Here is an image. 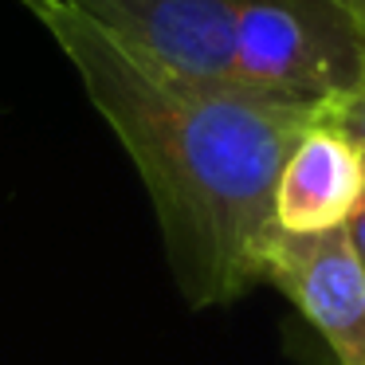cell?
<instances>
[{
  "label": "cell",
  "mask_w": 365,
  "mask_h": 365,
  "mask_svg": "<svg viewBox=\"0 0 365 365\" xmlns=\"http://www.w3.org/2000/svg\"><path fill=\"white\" fill-rule=\"evenodd\" d=\"M20 4L48 28L138 165L185 302L205 310L252 291L275 228L279 169L322 110L173 79L51 0Z\"/></svg>",
  "instance_id": "obj_1"
},
{
  "label": "cell",
  "mask_w": 365,
  "mask_h": 365,
  "mask_svg": "<svg viewBox=\"0 0 365 365\" xmlns=\"http://www.w3.org/2000/svg\"><path fill=\"white\" fill-rule=\"evenodd\" d=\"M318 122H326V126H334L338 134H346L354 145H361L365 150V83L354 91V95H346V98H338V103H330L322 110V118Z\"/></svg>",
  "instance_id": "obj_6"
},
{
  "label": "cell",
  "mask_w": 365,
  "mask_h": 365,
  "mask_svg": "<svg viewBox=\"0 0 365 365\" xmlns=\"http://www.w3.org/2000/svg\"><path fill=\"white\" fill-rule=\"evenodd\" d=\"M259 283L279 287L294 302L338 365H365V271L341 228L307 236L271 228L259 255Z\"/></svg>",
  "instance_id": "obj_4"
},
{
  "label": "cell",
  "mask_w": 365,
  "mask_h": 365,
  "mask_svg": "<svg viewBox=\"0 0 365 365\" xmlns=\"http://www.w3.org/2000/svg\"><path fill=\"white\" fill-rule=\"evenodd\" d=\"M130 59L200 87L236 83V0H51Z\"/></svg>",
  "instance_id": "obj_3"
},
{
  "label": "cell",
  "mask_w": 365,
  "mask_h": 365,
  "mask_svg": "<svg viewBox=\"0 0 365 365\" xmlns=\"http://www.w3.org/2000/svg\"><path fill=\"white\" fill-rule=\"evenodd\" d=\"M341 232H346L349 252L357 255V263H361V271H365V200L357 205V212L346 220V228H341Z\"/></svg>",
  "instance_id": "obj_7"
},
{
  "label": "cell",
  "mask_w": 365,
  "mask_h": 365,
  "mask_svg": "<svg viewBox=\"0 0 365 365\" xmlns=\"http://www.w3.org/2000/svg\"><path fill=\"white\" fill-rule=\"evenodd\" d=\"M236 83L326 110L365 83V28L341 0H236Z\"/></svg>",
  "instance_id": "obj_2"
},
{
  "label": "cell",
  "mask_w": 365,
  "mask_h": 365,
  "mask_svg": "<svg viewBox=\"0 0 365 365\" xmlns=\"http://www.w3.org/2000/svg\"><path fill=\"white\" fill-rule=\"evenodd\" d=\"M365 200V150L314 122L287 153L275 181V228L307 236L334 232Z\"/></svg>",
  "instance_id": "obj_5"
},
{
  "label": "cell",
  "mask_w": 365,
  "mask_h": 365,
  "mask_svg": "<svg viewBox=\"0 0 365 365\" xmlns=\"http://www.w3.org/2000/svg\"><path fill=\"white\" fill-rule=\"evenodd\" d=\"M341 4H346V9L354 12L357 20H361V28H365V0H341Z\"/></svg>",
  "instance_id": "obj_8"
}]
</instances>
